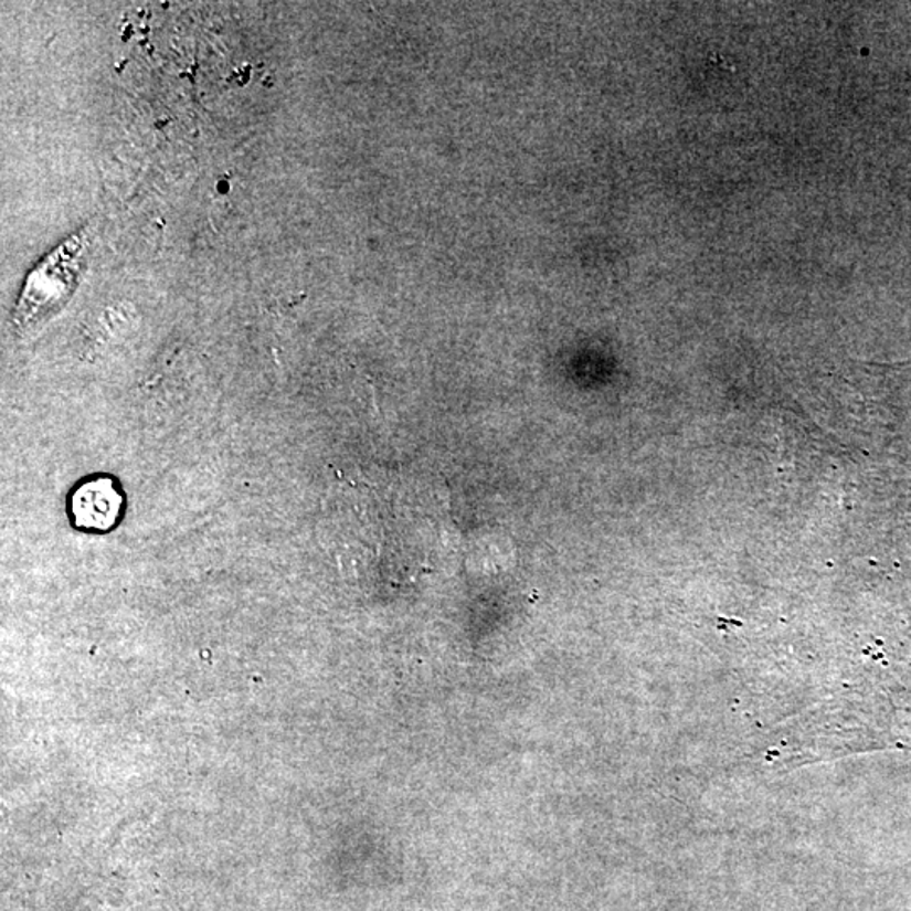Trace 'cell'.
Masks as SVG:
<instances>
[{
	"mask_svg": "<svg viewBox=\"0 0 911 911\" xmlns=\"http://www.w3.org/2000/svg\"><path fill=\"white\" fill-rule=\"evenodd\" d=\"M120 510L121 495L110 479L85 483L73 495V519L85 529H108L117 522Z\"/></svg>",
	"mask_w": 911,
	"mask_h": 911,
	"instance_id": "6da1fadb",
	"label": "cell"
}]
</instances>
